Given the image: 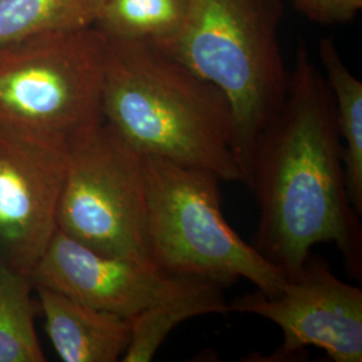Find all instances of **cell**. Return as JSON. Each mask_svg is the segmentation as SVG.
<instances>
[{"mask_svg": "<svg viewBox=\"0 0 362 362\" xmlns=\"http://www.w3.org/2000/svg\"><path fill=\"white\" fill-rule=\"evenodd\" d=\"M95 28L0 43V129L70 151L105 122Z\"/></svg>", "mask_w": 362, "mask_h": 362, "instance_id": "5b68a950", "label": "cell"}, {"mask_svg": "<svg viewBox=\"0 0 362 362\" xmlns=\"http://www.w3.org/2000/svg\"><path fill=\"white\" fill-rule=\"evenodd\" d=\"M69 151L0 129V264L30 276L57 233Z\"/></svg>", "mask_w": 362, "mask_h": 362, "instance_id": "ba28073f", "label": "cell"}, {"mask_svg": "<svg viewBox=\"0 0 362 362\" xmlns=\"http://www.w3.org/2000/svg\"><path fill=\"white\" fill-rule=\"evenodd\" d=\"M299 13L314 23L339 25L361 11L362 0H291Z\"/></svg>", "mask_w": 362, "mask_h": 362, "instance_id": "2e32d148", "label": "cell"}, {"mask_svg": "<svg viewBox=\"0 0 362 362\" xmlns=\"http://www.w3.org/2000/svg\"><path fill=\"white\" fill-rule=\"evenodd\" d=\"M282 15V0H188L179 35L160 50L227 95L245 185L259 134L287 89L278 39Z\"/></svg>", "mask_w": 362, "mask_h": 362, "instance_id": "3957f363", "label": "cell"}, {"mask_svg": "<svg viewBox=\"0 0 362 362\" xmlns=\"http://www.w3.org/2000/svg\"><path fill=\"white\" fill-rule=\"evenodd\" d=\"M228 313L254 314L282 330L274 360H291L314 346L334 362L362 361V290L338 278L327 260L313 252L279 294L257 290L235 298Z\"/></svg>", "mask_w": 362, "mask_h": 362, "instance_id": "52a82bcc", "label": "cell"}, {"mask_svg": "<svg viewBox=\"0 0 362 362\" xmlns=\"http://www.w3.org/2000/svg\"><path fill=\"white\" fill-rule=\"evenodd\" d=\"M30 276L0 264V362H43Z\"/></svg>", "mask_w": 362, "mask_h": 362, "instance_id": "9a60e30c", "label": "cell"}, {"mask_svg": "<svg viewBox=\"0 0 362 362\" xmlns=\"http://www.w3.org/2000/svg\"><path fill=\"white\" fill-rule=\"evenodd\" d=\"M318 55L336 105L337 124L344 146L346 191L356 212L362 215V83L344 64L334 40L322 38Z\"/></svg>", "mask_w": 362, "mask_h": 362, "instance_id": "7c38bea8", "label": "cell"}, {"mask_svg": "<svg viewBox=\"0 0 362 362\" xmlns=\"http://www.w3.org/2000/svg\"><path fill=\"white\" fill-rule=\"evenodd\" d=\"M143 156L149 252L157 272L220 286L246 279L270 297L285 288L290 276L227 223L215 173Z\"/></svg>", "mask_w": 362, "mask_h": 362, "instance_id": "277c9868", "label": "cell"}, {"mask_svg": "<svg viewBox=\"0 0 362 362\" xmlns=\"http://www.w3.org/2000/svg\"><path fill=\"white\" fill-rule=\"evenodd\" d=\"M248 189L258 203L252 246L291 278L311 248L334 243L362 278L360 215L350 203L336 105L305 43L285 98L259 134Z\"/></svg>", "mask_w": 362, "mask_h": 362, "instance_id": "6da1fadb", "label": "cell"}, {"mask_svg": "<svg viewBox=\"0 0 362 362\" xmlns=\"http://www.w3.org/2000/svg\"><path fill=\"white\" fill-rule=\"evenodd\" d=\"M103 107L140 153L243 181L227 95L153 46L105 38Z\"/></svg>", "mask_w": 362, "mask_h": 362, "instance_id": "7a4b0ae2", "label": "cell"}, {"mask_svg": "<svg viewBox=\"0 0 362 362\" xmlns=\"http://www.w3.org/2000/svg\"><path fill=\"white\" fill-rule=\"evenodd\" d=\"M57 226L100 254L155 269L143 153L106 122L69 151Z\"/></svg>", "mask_w": 362, "mask_h": 362, "instance_id": "8992f818", "label": "cell"}, {"mask_svg": "<svg viewBox=\"0 0 362 362\" xmlns=\"http://www.w3.org/2000/svg\"><path fill=\"white\" fill-rule=\"evenodd\" d=\"M104 0H0V43L95 26Z\"/></svg>", "mask_w": 362, "mask_h": 362, "instance_id": "5bb4252c", "label": "cell"}, {"mask_svg": "<svg viewBox=\"0 0 362 362\" xmlns=\"http://www.w3.org/2000/svg\"><path fill=\"white\" fill-rule=\"evenodd\" d=\"M188 0H104L95 28L107 39L143 42L161 50L179 35Z\"/></svg>", "mask_w": 362, "mask_h": 362, "instance_id": "4fadbf2b", "label": "cell"}, {"mask_svg": "<svg viewBox=\"0 0 362 362\" xmlns=\"http://www.w3.org/2000/svg\"><path fill=\"white\" fill-rule=\"evenodd\" d=\"M34 288L46 334L62 361H121L129 346V318L94 309L46 287Z\"/></svg>", "mask_w": 362, "mask_h": 362, "instance_id": "30bf717a", "label": "cell"}, {"mask_svg": "<svg viewBox=\"0 0 362 362\" xmlns=\"http://www.w3.org/2000/svg\"><path fill=\"white\" fill-rule=\"evenodd\" d=\"M30 279L94 309L130 318L165 296L176 276L100 254L57 230Z\"/></svg>", "mask_w": 362, "mask_h": 362, "instance_id": "9c48e42d", "label": "cell"}, {"mask_svg": "<svg viewBox=\"0 0 362 362\" xmlns=\"http://www.w3.org/2000/svg\"><path fill=\"white\" fill-rule=\"evenodd\" d=\"M223 286L200 276H176L165 296L130 317V342L122 362H149L175 327L200 315L227 314Z\"/></svg>", "mask_w": 362, "mask_h": 362, "instance_id": "8fae6325", "label": "cell"}]
</instances>
